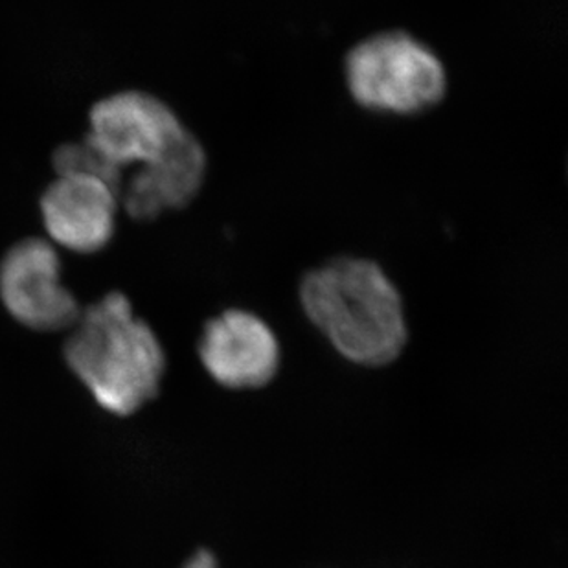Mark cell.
I'll return each instance as SVG.
<instances>
[{"label": "cell", "instance_id": "1", "mask_svg": "<svg viewBox=\"0 0 568 568\" xmlns=\"http://www.w3.org/2000/svg\"><path fill=\"white\" fill-rule=\"evenodd\" d=\"M298 295L307 318L352 363L388 365L407 344L402 293L374 260L332 257L304 274Z\"/></svg>", "mask_w": 568, "mask_h": 568}, {"label": "cell", "instance_id": "3", "mask_svg": "<svg viewBox=\"0 0 568 568\" xmlns=\"http://www.w3.org/2000/svg\"><path fill=\"white\" fill-rule=\"evenodd\" d=\"M349 97L372 113L416 116L444 102L449 74L429 44L407 30L361 39L344 58Z\"/></svg>", "mask_w": 568, "mask_h": 568}, {"label": "cell", "instance_id": "10", "mask_svg": "<svg viewBox=\"0 0 568 568\" xmlns=\"http://www.w3.org/2000/svg\"><path fill=\"white\" fill-rule=\"evenodd\" d=\"M183 568H217V559L209 550H199V552L193 554L189 564L184 565Z\"/></svg>", "mask_w": 568, "mask_h": 568}, {"label": "cell", "instance_id": "2", "mask_svg": "<svg viewBox=\"0 0 568 568\" xmlns=\"http://www.w3.org/2000/svg\"><path fill=\"white\" fill-rule=\"evenodd\" d=\"M63 357L92 399L114 416H129L151 402L166 371L156 333L134 315L133 304L120 291L81 307L69 327Z\"/></svg>", "mask_w": 568, "mask_h": 568}, {"label": "cell", "instance_id": "9", "mask_svg": "<svg viewBox=\"0 0 568 568\" xmlns=\"http://www.w3.org/2000/svg\"><path fill=\"white\" fill-rule=\"evenodd\" d=\"M55 175H97L119 189L122 175L85 139L61 144L52 156Z\"/></svg>", "mask_w": 568, "mask_h": 568}, {"label": "cell", "instance_id": "5", "mask_svg": "<svg viewBox=\"0 0 568 568\" xmlns=\"http://www.w3.org/2000/svg\"><path fill=\"white\" fill-rule=\"evenodd\" d=\"M0 302L13 321L33 332H63L81 313L63 284L60 248L47 237H24L0 257Z\"/></svg>", "mask_w": 568, "mask_h": 568}, {"label": "cell", "instance_id": "6", "mask_svg": "<svg viewBox=\"0 0 568 568\" xmlns=\"http://www.w3.org/2000/svg\"><path fill=\"white\" fill-rule=\"evenodd\" d=\"M119 214V189L97 175H55L39 199L47 240L80 256L109 247L116 234Z\"/></svg>", "mask_w": 568, "mask_h": 568}, {"label": "cell", "instance_id": "4", "mask_svg": "<svg viewBox=\"0 0 568 568\" xmlns=\"http://www.w3.org/2000/svg\"><path fill=\"white\" fill-rule=\"evenodd\" d=\"M189 133L170 103L151 92L128 89L92 105L85 140L124 178L164 159Z\"/></svg>", "mask_w": 568, "mask_h": 568}, {"label": "cell", "instance_id": "8", "mask_svg": "<svg viewBox=\"0 0 568 568\" xmlns=\"http://www.w3.org/2000/svg\"><path fill=\"white\" fill-rule=\"evenodd\" d=\"M209 173V155L190 131L164 159L125 173L119 186L120 210L134 221H153L195 201Z\"/></svg>", "mask_w": 568, "mask_h": 568}, {"label": "cell", "instance_id": "7", "mask_svg": "<svg viewBox=\"0 0 568 568\" xmlns=\"http://www.w3.org/2000/svg\"><path fill=\"white\" fill-rule=\"evenodd\" d=\"M199 357L221 385L257 388L267 385L278 371L280 344L260 316L245 310H226L204 324Z\"/></svg>", "mask_w": 568, "mask_h": 568}]
</instances>
